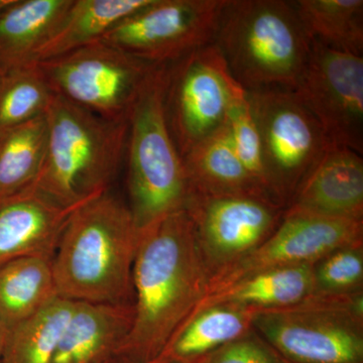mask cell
<instances>
[{
    "label": "cell",
    "mask_w": 363,
    "mask_h": 363,
    "mask_svg": "<svg viewBox=\"0 0 363 363\" xmlns=\"http://www.w3.org/2000/svg\"><path fill=\"white\" fill-rule=\"evenodd\" d=\"M210 278L187 210L140 229L133 269L135 319L114 359L157 360L207 295Z\"/></svg>",
    "instance_id": "obj_1"
},
{
    "label": "cell",
    "mask_w": 363,
    "mask_h": 363,
    "mask_svg": "<svg viewBox=\"0 0 363 363\" xmlns=\"http://www.w3.org/2000/svg\"><path fill=\"white\" fill-rule=\"evenodd\" d=\"M138 235L128 205L108 192L76 208L52 257L59 297L133 304Z\"/></svg>",
    "instance_id": "obj_2"
},
{
    "label": "cell",
    "mask_w": 363,
    "mask_h": 363,
    "mask_svg": "<svg viewBox=\"0 0 363 363\" xmlns=\"http://www.w3.org/2000/svg\"><path fill=\"white\" fill-rule=\"evenodd\" d=\"M45 117L47 150L32 188L71 209L108 192L126 152L128 121H108L57 94Z\"/></svg>",
    "instance_id": "obj_3"
},
{
    "label": "cell",
    "mask_w": 363,
    "mask_h": 363,
    "mask_svg": "<svg viewBox=\"0 0 363 363\" xmlns=\"http://www.w3.org/2000/svg\"><path fill=\"white\" fill-rule=\"evenodd\" d=\"M214 44L245 90L294 91L311 42L293 1L228 0Z\"/></svg>",
    "instance_id": "obj_4"
},
{
    "label": "cell",
    "mask_w": 363,
    "mask_h": 363,
    "mask_svg": "<svg viewBox=\"0 0 363 363\" xmlns=\"http://www.w3.org/2000/svg\"><path fill=\"white\" fill-rule=\"evenodd\" d=\"M167 65L147 79L128 116V205L138 229L185 209L190 185L164 111Z\"/></svg>",
    "instance_id": "obj_5"
},
{
    "label": "cell",
    "mask_w": 363,
    "mask_h": 363,
    "mask_svg": "<svg viewBox=\"0 0 363 363\" xmlns=\"http://www.w3.org/2000/svg\"><path fill=\"white\" fill-rule=\"evenodd\" d=\"M252 328L290 363H363V291L257 310Z\"/></svg>",
    "instance_id": "obj_6"
},
{
    "label": "cell",
    "mask_w": 363,
    "mask_h": 363,
    "mask_svg": "<svg viewBox=\"0 0 363 363\" xmlns=\"http://www.w3.org/2000/svg\"><path fill=\"white\" fill-rule=\"evenodd\" d=\"M35 63L52 94L113 121H128L136 98L159 66L101 40Z\"/></svg>",
    "instance_id": "obj_7"
},
{
    "label": "cell",
    "mask_w": 363,
    "mask_h": 363,
    "mask_svg": "<svg viewBox=\"0 0 363 363\" xmlns=\"http://www.w3.org/2000/svg\"><path fill=\"white\" fill-rule=\"evenodd\" d=\"M247 93L214 43L167 65L164 111L180 156L223 128Z\"/></svg>",
    "instance_id": "obj_8"
},
{
    "label": "cell",
    "mask_w": 363,
    "mask_h": 363,
    "mask_svg": "<svg viewBox=\"0 0 363 363\" xmlns=\"http://www.w3.org/2000/svg\"><path fill=\"white\" fill-rule=\"evenodd\" d=\"M247 96L259 130L269 193L286 208L332 145L293 91H247Z\"/></svg>",
    "instance_id": "obj_9"
},
{
    "label": "cell",
    "mask_w": 363,
    "mask_h": 363,
    "mask_svg": "<svg viewBox=\"0 0 363 363\" xmlns=\"http://www.w3.org/2000/svg\"><path fill=\"white\" fill-rule=\"evenodd\" d=\"M228 0H152L101 42L152 65H169L213 44Z\"/></svg>",
    "instance_id": "obj_10"
},
{
    "label": "cell",
    "mask_w": 363,
    "mask_h": 363,
    "mask_svg": "<svg viewBox=\"0 0 363 363\" xmlns=\"http://www.w3.org/2000/svg\"><path fill=\"white\" fill-rule=\"evenodd\" d=\"M311 42L293 91L332 145L363 154V58Z\"/></svg>",
    "instance_id": "obj_11"
},
{
    "label": "cell",
    "mask_w": 363,
    "mask_h": 363,
    "mask_svg": "<svg viewBox=\"0 0 363 363\" xmlns=\"http://www.w3.org/2000/svg\"><path fill=\"white\" fill-rule=\"evenodd\" d=\"M363 243V220L330 218L286 209L276 230L262 245L211 277L207 296L257 272L314 264L339 248Z\"/></svg>",
    "instance_id": "obj_12"
},
{
    "label": "cell",
    "mask_w": 363,
    "mask_h": 363,
    "mask_svg": "<svg viewBox=\"0 0 363 363\" xmlns=\"http://www.w3.org/2000/svg\"><path fill=\"white\" fill-rule=\"evenodd\" d=\"M185 209L194 223L211 277L262 245L276 230L286 211L279 203L262 196L193 191Z\"/></svg>",
    "instance_id": "obj_13"
},
{
    "label": "cell",
    "mask_w": 363,
    "mask_h": 363,
    "mask_svg": "<svg viewBox=\"0 0 363 363\" xmlns=\"http://www.w3.org/2000/svg\"><path fill=\"white\" fill-rule=\"evenodd\" d=\"M286 209L330 218L363 220V159L330 145L302 182Z\"/></svg>",
    "instance_id": "obj_14"
},
{
    "label": "cell",
    "mask_w": 363,
    "mask_h": 363,
    "mask_svg": "<svg viewBox=\"0 0 363 363\" xmlns=\"http://www.w3.org/2000/svg\"><path fill=\"white\" fill-rule=\"evenodd\" d=\"M75 209L61 206L33 188L1 200L0 264L26 257L52 259Z\"/></svg>",
    "instance_id": "obj_15"
},
{
    "label": "cell",
    "mask_w": 363,
    "mask_h": 363,
    "mask_svg": "<svg viewBox=\"0 0 363 363\" xmlns=\"http://www.w3.org/2000/svg\"><path fill=\"white\" fill-rule=\"evenodd\" d=\"M133 304L76 302L51 363H106L130 335Z\"/></svg>",
    "instance_id": "obj_16"
},
{
    "label": "cell",
    "mask_w": 363,
    "mask_h": 363,
    "mask_svg": "<svg viewBox=\"0 0 363 363\" xmlns=\"http://www.w3.org/2000/svg\"><path fill=\"white\" fill-rule=\"evenodd\" d=\"M73 0H7L0 9V72L33 63Z\"/></svg>",
    "instance_id": "obj_17"
},
{
    "label": "cell",
    "mask_w": 363,
    "mask_h": 363,
    "mask_svg": "<svg viewBox=\"0 0 363 363\" xmlns=\"http://www.w3.org/2000/svg\"><path fill=\"white\" fill-rule=\"evenodd\" d=\"M255 308L233 304L207 306L188 318L157 360L193 363L252 329Z\"/></svg>",
    "instance_id": "obj_18"
},
{
    "label": "cell",
    "mask_w": 363,
    "mask_h": 363,
    "mask_svg": "<svg viewBox=\"0 0 363 363\" xmlns=\"http://www.w3.org/2000/svg\"><path fill=\"white\" fill-rule=\"evenodd\" d=\"M182 159L190 192L255 195L272 199L241 164L233 149L226 124L214 135L196 145Z\"/></svg>",
    "instance_id": "obj_19"
},
{
    "label": "cell",
    "mask_w": 363,
    "mask_h": 363,
    "mask_svg": "<svg viewBox=\"0 0 363 363\" xmlns=\"http://www.w3.org/2000/svg\"><path fill=\"white\" fill-rule=\"evenodd\" d=\"M314 264L276 267L257 272L220 292L207 296L196 308L233 304L257 310L297 304L315 294ZM194 312V313H195Z\"/></svg>",
    "instance_id": "obj_20"
},
{
    "label": "cell",
    "mask_w": 363,
    "mask_h": 363,
    "mask_svg": "<svg viewBox=\"0 0 363 363\" xmlns=\"http://www.w3.org/2000/svg\"><path fill=\"white\" fill-rule=\"evenodd\" d=\"M152 0H73L52 37L38 50L33 62L55 58L100 40L124 18Z\"/></svg>",
    "instance_id": "obj_21"
},
{
    "label": "cell",
    "mask_w": 363,
    "mask_h": 363,
    "mask_svg": "<svg viewBox=\"0 0 363 363\" xmlns=\"http://www.w3.org/2000/svg\"><path fill=\"white\" fill-rule=\"evenodd\" d=\"M58 297L52 259L26 257L0 264V318L9 329Z\"/></svg>",
    "instance_id": "obj_22"
},
{
    "label": "cell",
    "mask_w": 363,
    "mask_h": 363,
    "mask_svg": "<svg viewBox=\"0 0 363 363\" xmlns=\"http://www.w3.org/2000/svg\"><path fill=\"white\" fill-rule=\"evenodd\" d=\"M293 4L310 40L362 56V0H298Z\"/></svg>",
    "instance_id": "obj_23"
},
{
    "label": "cell",
    "mask_w": 363,
    "mask_h": 363,
    "mask_svg": "<svg viewBox=\"0 0 363 363\" xmlns=\"http://www.w3.org/2000/svg\"><path fill=\"white\" fill-rule=\"evenodd\" d=\"M45 114L0 135V201L32 188L47 150Z\"/></svg>",
    "instance_id": "obj_24"
},
{
    "label": "cell",
    "mask_w": 363,
    "mask_h": 363,
    "mask_svg": "<svg viewBox=\"0 0 363 363\" xmlns=\"http://www.w3.org/2000/svg\"><path fill=\"white\" fill-rule=\"evenodd\" d=\"M75 301L58 297L9 329L1 363H51Z\"/></svg>",
    "instance_id": "obj_25"
},
{
    "label": "cell",
    "mask_w": 363,
    "mask_h": 363,
    "mask_svg": "<svg viewBox=\"0 0 363 363\" xmlns=\"http://www.w3.org/2000/svg\"><path fill=\"white\" fill-rule=\"evenodd\" d=\"M52 96L35 62L0 72V135L44 116Z\"/></svg>",
    "instance_id": "obj_26"
},
{
    "label": "cell",
    "mask_w": 363,
    "mask_h": 363,
    "mask_svg": "<svg viewBox=\"0 0 363 363\" xmlns=\"http://www.w3.org/2000/svg\"><path fill=\"white\" fill-rule=\"evenodd\" d=\"M315 294L363 291V243L339 248L314 264Z\"/></svg>",
    "instance_id": "obj_27"
},
{
    "label": "cell",
    "mask_w": 363,
    "mask_h": 363,
    "mask_svg": "<svg viewBox=\"0 0 363 363\" xmlns=\"http://www.w3.org/2000/svg\"><path fill=\"white\" fill-rule=\"evenodd\" d=\"M226 126L241 164L257 185L272 198L264 173L259 130L250 108L247 93L233 105L227 117Z\"/></svg>",
    "instance_id": "obj_28"
},
{
    "label": "cell",
    "mask_w": 363,
    "mask_h": 363,
    "mask_svg": "<svg viewBox=\"0 0 363 363\" xmlns=\"http://www.w3.org/2000/svg\"><path fill=\"white\" fill-rule=\"evenodd\" d=\"M193 363H290L255 329Z\"/></svg>",
    "instance_id": "obj_29"
},
{
    "label": "cell",
    "mask_w": 363,
    "mask_h": 363,
    "mask_svg": "<svg viewBox=\"0 0 363 363\" xmlns=\"http://www.w3.org/2000/svg\"><path fill=\"white\" fill-rule=\"evenodd\" d=\"M9 327L2 321L0 318V363H1L2 355H4V347H6Z\"/></svg>",
    "instance_id": "obj_30"
},
{
    "label": "cell",
    "mask_w": 363,
    "mask_h": 363,
    "mask_svg": "<svg viewBox=\"0 0 363 363\" xmlns=\"http://www.w3.org/2000/svg\"><path fill=\"white\" fill-rule=\"evenodd\" d=\"M108 363H130V362H123V360L113 359V360H111V362H109ZM149 363H169V362H161V360H155V362H149Z\"/></svg>",
    "instance_id": "obj_31"
},
{
    "label": "cell",
    "mask_w": 363,
    "mask_h": 363,
    "mask_svg": "<svg viewBox=\"0 0 363 363\" xmlns=\"http://www.w3.org/2000/svg\"><path fill=\"white\" fill-rule=\"evenodd\" d=\"M7 2V0H0V9L4 6Z\"/></svg>",
    "instance_id": "obj_32"
},
{
    "label": "cell",
    "mask_w": 363,
    "mask_h": 363,
    "mask_svg": "<svg viewBox=\"0 0 363 363\" xmlns=\"http://www.w3.org/2000/svg\"><path fill=\"white\" fill-rule=\"evenodd\" d=\"M106 363H108V362H106Z\"/></svg>",
    "instance_id": "obj_33"
}]
</instances>
